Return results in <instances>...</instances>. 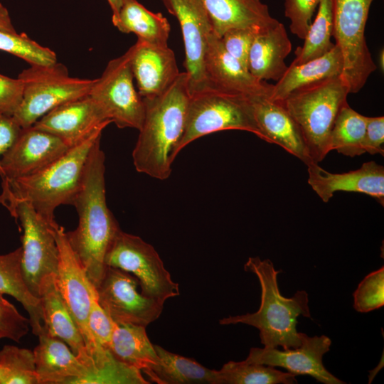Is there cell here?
I'll list each match as a JSON object with an SVG mask.
<instances>
[{
  "label": "cell",
  "instance_id": "6da1fadb",
  "mask_svg": "<svg viewBox=\"0 0 384 384\" xmlns=\"http://www.w3.org/2000/svg\"><path fill=\"white\" fill-rule=\"evenodd\" d=\"M100 139L92 146L73 206L78 214L75 230L66 233L68 242L96 288L106 269L105 256L120 230L109 209L105 193V156Z\"/></svg>",
  "mask_w": 384,
  "mask_h": 384
},
{
  "label": "cell",
  "instance_id": "7a4b0ae2",
  "mask_svg": "<svg viewBox=\"0 0 384 384\" xmlns=\"http://www.w3.org/2000/svg\"><path fill=\"white\" fill-rule=\"evenodd\" d=\"M189 79L180 73L161 95L144 99V117L132 151L135 169L164 181L171 173L173 154L181 141L190 98Z\"/></svg>",
  "mask_w": 384,
  "mask_h": 384
},
{
  "label": "cell",
  "instance_id": "3957f363",
  "mask_svg": "<svg viewBox=\"0 0 384 384\" xmlns=\"http://www.w3.org/2000/svg\"><path fill=\"white\" fill-rule=\"evenodd\" d=\"M105 127H100L63 156L31 175L2 178L0 198L29 202L51 226L58 223L55 210L72 205L79 189L89 153Z\"/></svg>",
  "mask_w": 384,
  "mask_h": 384
},
{
  "label": "cell",
  "instance_id": "277c9868",
  "mask_svg": "<svg viewBox=\"0 0 384 384\" xmlns=\"http://www.w3.org/2000/svg\"><path fill=\"white\" fill-rule=\"evenodd\" d=\"M244 270L256 275L261 287V301L254 313L230 316L220 319L221 325L244 324L259 330L260 342L265 348H295L301 345L300 332L297 331V317L311 319L308 294L298 290L293 297L280 294L277 275L269 259L250 257Z\"/></svg>",
  "mask_w": 384,
  "mask_h": 384
},
{
  "label": "cell",
  "instance_id": "5b68a950",
  "mask_svg": "<svg viewBox=\"0 0 384 384\" xmlns=\"http://www.w3.org/2000/svg\"><path fill=\"white\" fill-rule=\"evenodd\" d=\"M348 94L337 77L298 90L282 102L298 124L315 164L331 151V132L340 110L348 104Z\"/></svg>",
  "mask_w": 384,
  "mask_h": 384
},
{
  "label": "cell",
  "instance_id": "8992f818",
  "mask_svg": "<svg viewBox=\"0 0 384 384\" xmlns=\"http://www.w3.org/2000/svg\"><path fill=\"white\" fill-rule=\"evenodd\" d=\"M230 129L249 132L260 138L247 97L208 86L190 92L184 132L173 154V161L196 139Z\"/></svg>",
  "mask_w": 384,
  "mask_h": 384
},
{
  "label": "cell",
  "instance_id": "52a82bcc",
  "mask_svg": "<svg viewBox=\"0 0 384 384\" xmlns=\"http://www.w3.org/2000/svg\"><path fill=\"white\" fill-rule=\"evenodd\" d=\"M18 78L23 84L21 103L12 117L21 128H26L55 107L89 94L94 80L69 75L58 63L31 65Z\"/></svg>",
  "mask_w": 384,
  "mask_h": 384
},
{
  "label": "cell",
  "instance_id": "ba28073f",
  "mask_svg": "<svg viewBox=\"0 0 384 384\" xmlns=\"http://www.w3.org/2000/svg\"><path fill=\"white\" fill-rule=\"evenodd\" d=\"M373 0H331L333 36L343 57L341 78L349 93L363 88L377 67L366 43L365 28Z\"/></svg>",
  "mask_w": 384,
  "mask_h": 384
},
{
  "label": "cell",
  "instance_id": "9c48e42d",
  "mask_svg": "<svg viewBox=\"0 0 384 384\" xmlns=\"http://www.w3.org/2000/svg\"><path fill=\"white\" fill-rule=\"evenodd\" d=\"M0 203L19 222L23 232L21 266L23 277L30 292L38 298L43 279L49 274H57L59 254L53 227L28 201L0 198Z\"/></svg>",
  "mask_w": 384,
  "mask_h": 384
},
{
  "label": "cell",
  "instance_id": "30bf717a",
  "mask_svg": "<svg viewBox=\"0 0 384 384\" xmlns=\"http://www.w3.org/2000/svg\"><path fill=\"white\" fill-rule=\"evenodd\" d=\"M105 265L134 275L143 295L164 303L180 294L179 285L154 247L137 235L119 230L105 256Z\"/></svg>",
  "mask_w": 384,
  "mask_h": 384
},
{
  "label": "cell",
  "instance_id": "8fae6325",
  "mask_svg": "<svg viewBox=\"0 0 384 384\" xmlns=\"http://www.w3.org/2000/svg\"><path fill=\"white\" fill-rule=\"evenodd\" d=\"M58 249L59 260L56 282L66 306L83 337L87 352L96 370L110 359L108 349L98 346L89 329L88 316L91 292L94 287L85 270L72 250L64 228L57 224L53 228Z\"/></svg>",
  "mask_w": 384,
  "mask_h": 384
},
{
  "label": "cell",
  "instance_id": "7c38bea8",
  "mask_svg": "<svg viewBox=\"0 0 384 384\" xmlns=\"http://www.w3.org/2000/svg\"><path fill=\"white\" fill-rule=\"evenodd\" d=\"M131 57L129 48L122 55L109 61L101 76L95 79L89 95L117 127L139 130L144 102L134 86Z\"/></svg>",
  "mask_w": 384,
  "mask_h": 384
},
{
  "label": "cell",
  "instance_id": "4fadbf2b",
  "mask_svg": "<svg viewBox=\"0 0 384 384\" xmlns=\"http://www.w3.org/2000/svg\"><path fill=\"white\" fill-rule=\"evenodd\" d=\"M138 285V279L132 274L107 267L95 289L100 305L114 322L146 327L160 316L164 303L143 295Z\"/></svg>",
  "mask_w": 384,
  "mask_h": 384
},
{
  "label": "cell",
  "instance_id": "5bb4252c",
  "mask_svg": "<svg viewBox=\"0 0 384 384\" xmlns=\"http://www.w3.org/2000/svg\"><path fill=\"white\" fill-rule=\"evenodd\" d=\"M161 1L167 11L177 18L181 28L190 92L207 87L204 60L213 28L202 1Z\"/></svg>",
  "mask_w": 384,
  "mask_h": 384
},
{
  "label": "cell",
  "instance_id": "9a60e30c",
  "mask_svg": "<svg viewBox=\"0 0 384 384\" xmlns=\"http://www.w3.org/2000/svg\"><path fill=\"white\" fill-rule=\"evenodd\" d=\"M301 345L295 348H251L245 361L281 367L294 375H309L324 384H343L345 382L331 374L324 367L323 356L329 351L331 340L325 335L309 336L300 332Z\"/></svg>",
  "mask_w": 384,
  "mask_h": 384
},
{
  "label": "cell",
  "instance_id": "2e32d148",
  "mask_svg": "<svg viewBox=\"0 0 384 384\" xmlns=\"http://www.w3.org/2000/svg\"><path fill=\"white\" fill-rule=\"evenodd\" d=\"M70 148L50 133L33 126L21 128L13 145L1 157L2 178L14 179L34 174L63 156Z\"/></svg>",
  "mask_w": 384,
  "mask_h": 384
},
{
  "label": "cell",
  "instance_id": "e0dca14e",
  "mask_svg": "<svg viewBox=\"0 0 384 384\" xmlns=\"http://www.w3.org/2000/svg\"><path fill=\"white\" fill-rule=\"evenodd\" d=\"M111 122L88 94L55 107L33 127L59 137L72 147Z\"/></svg>",
  "mask_w": 384,
  "mask_h": 384
},
{
  "label": "cell",
  "instance_id": "ac0fdd59",
  "mask_svg": "<svg viewBox=\"0 0 384 384\" xmlns=\"http://www.w3.org/2000/svg\"><path fill=\"white\" fill-rule=\"evenodd\" d=\"M204 69L208 87L247 97L271 95L273 85L252 75L227 52L213 32L209 37Z\"/></svg>",
  "mask_w": 384,
  "mask_h": 384
},
{
  "label": "cell",
  "instance_id": "d6986e66",
  "mask_svg": "<svg viewBox=\"0 0 384 384\" xmlns=\"http://www.w3.org/2000/svg\"><path fill=\"white\" fill-rule=\"evenodd\" d=\"M54 274L45 277L39 287L38 298L43 315V332L65 342L90 371L95 383L96 368L88 354L83 337L72 317L58 287Z\"/></svg>",
  "mask_w": 384,
  "mask_h": 384
},
{
  "label": "cell",
  "instance_id": "ffe728a7",
  "mask_svg": "<svg viewBox=\"0 0 384 384\" xmlns=\"http://www.w3.org/2000/svg\"><path fill=\"white\" fill-rule=\"evenodd\" d=\"M307 182L323 202L327 203L337 191L361 193L384 203V167L370 161L353 171L331 173L319 164L307 165Z\"/></svg>",
  "mask_w": 384,
  "mask_h": 384
},
{
  "label": "cell",
  "instance_id": "44dd1931",
  "mask_svg": "<svg viewBox=\"0 0 384 384\" xmlns=\"http://www.w3.org/2000/svg\"><path fill=\"white\" fill-rule=\"evenodd\" d=\"M130 48L131 68L139 95L149 99L164 93L180 74L174 51L168 46L138 38Z\"/></svg>",
  "mask_w": 384,
  "mask_h": 384
},
{
  "label": "cell",
  "instance_id": "7402d4cb",
  "mask_svg": "<svg viewBox=\"0 0 384 384\" xmlns=\"http://www.w3.org/2000/svg\"><path fill=\"white\" fill-rule=\"evenodd\" d=\"M248 98L261 139L279 145L306 166L314 163L298 124L282 103L267 97Z\"/></svg>",
  "mask_w": 384,
  "mask_h": 384
},
{
  "label": "cell",
  "instance_id": "603a6c76",
  "mask_svg": "<svg viewBox=\"0 0 384 384\" xmlns=\"http://www.w3.org/2000/svg\"><path fill=\"white\" fill-rule=\"evenodd\" d=\"M33 350L39 384L91 383L92 374L69 346L42 332Z\"/></svg>",
  "mask_w": 384,
  "mask_h": 384
},
{
  "label": "cell",
  "instance_id": "cb8c5ba5",
  "mask_svg": "<svg viewBox=\"0 0 384 384\" xmlns=\"http://www.w3.org/2000/svg\"><path fill=\"white\" fill-rule=\"evenodd\" d=\"M210 19L213 32L221 38L232 28H250L262 31L279 21L261 0H201Z\"/></svg>",
  "mask_w": 384,
  "mask_h": 384
},
{
  "label": "cell",
  "instance_id": "d4e9b609",
  "mask_svg": "<svg viewBox=\"0 0 384 384\" xmlns=\"http://www.w3.org/2000/svg\"><path fill=\"white\" fill-rule=\"evenodd\" d=\"M291 50L286 28L279 22L255 37L248 54L247 70L258 80L278 81L288 68L285 59Z\"/></svg>",
  "mask_w": 384,
  "mask_h": 384
},
{
  "label": "cell",
  "instance_id": "484cf974",
  "mask_svg": "<svg viewBox=\"0 0 384 384\" xmlns=\"http://www.w3.org/2000/svg\"><path fill=\"white\" fill-rule=\"evenodd\" d=\"M343 71V57L335 43L323 55L300 65L288 66L283 76L273 85L271 100L282 103L292 92L302 88L340 77Z\"/></svg>",
  "mask_w": 384,
  "mask_h": 384
},
{
  "label": "cell",
  "instance_id": "4316f807",
  "mask_svg": "<svg viewBox=\"0 0 384 384\" xmlns=\"http://www.w3.org/2000/svg\"><path fill=\"white\" fill-rule=\"evenodd\" d=\"M109 351L119 361L147 375L159 362L154 345L143 326L115 323Z\"/></svg>",
  "mask_w": 384,
  "mask_h": 384
},
{
  "label": "cell",
  "instance_id": "83f0119b",
  "mask_svg": "<svg viewBox=\"0 0 384 384\" xmlns=\"http://www.w3.org/2000/svg\"><path fill=\"white\" fill-rule=\"evenodd\" d=\"M21 247L0 255V293L9 294L19 302L29 316L33 334L43 331L41 302L30 292L23 277L21 266Z\"/></svg>",
  "mask_w": 384,
  "mask_h": 384
},
{
  "label": "cell",
  "instance_id": "f1b7e54d",
  "mask_svg": "<svg viewBox=\"0 0 384 384\" xmlns=\"http://www.w3.org/2000/svg\"><path fill=\"white\" fill-rule=\"evenodd\" d=\"M113 25L121 32L133 33L138 39L151 44L167 46L170 23L161 13L149 11L137 0H122Z\"/></svg>",
  "mask_w": 384,
  "mask_h": 384
},
{
  "label": "cell",
  "instance_id": "f546056e",
  "mask_svg": "<svg viewBox=\"0 0 384 384\" xmlns=\"http://www.w3.org/2000/svg\"><path fill=\"white\" fill-rule=\"evenodd\" d=\"M158 364L147 375L158 384H216L215 370L154 345Z\"/></svg>",
  "mask_w": 384,
  "mask_h": 384
},
{
  "label": "cell",
  "instance_id": "4dcf8cb0",
  "mask_svg": "<svg viewBox=\"0 0 384 384\" xmlns=\"http://www.w3.org/2000/svg\"><path fill=\"white\" fill-rule=\"evenodd\" d=\"M216 384H293L296 375L273 366L246 361H229L215 370Z\"/></svg>",
  "mask_w": 384,
  "mask_h": 384
},
{
  "label": "cell",
  "instance_id": "1f68e13d",
  "mask_svg": "<svg viewBox=\"0 0 384 384\" xmlns=\"http://www.w3.org/2000/svg\"><path fill=\"white\" fill-rule=\"evenodd\" d=\"M367 117L352 108L348 104L339 111L330 134V151L336 150L343 155L354 157L365 153L363 139Z\"/></svg>",
  "mask_w": 384,
  "mask_h": 384
},
{
  "label": "cell",
  "instance_id": "d6a6232c",
  "mask_svg": "<svg viewBox=\"0 0 384 384\" xmlns=\"http://www.w3.org/2000/svg\"><path fill=\"white\" fill-rule=\"evenodd\" d=\"M334 22L331 0H320L318 11L311 22L302 47L295 51L296 57L292 65H300L326 53L335 43L331 41Z\"/></svg>",
  "mask_w": 384,
  "mask_h": 384
},
{
  "label": "cell",
  "instance_id": "836d02e7",
  "mask_svg": "<svg viewBox=\"0 0 384 384\" xmlns=\"http://www.w3.org/2000/svg\"><path fill=\"white\" fill-rule=\"evenodd\" d=\"M0 384H39L33 352L6 345L0 351Z\"/></svg>",
  "mask_w": 384,
  "mask_h": 384
},
{
  "label": "cell",
  "instance_id": "e575fe53",
  "mask_svg": "<svg viewBox=\"0 0 384 384\" xmlns=\"http://www.w3.org/2000/svg\"><path fill=\"white\" fill-rule=\"evenodd\" d=\"M0 50L17 56L30 65H49L57 62L54 51L42 46L26 33L0 29Z\"/></svg>",
  "mask_w": 384,
  "mask_h": 384
},
{
  "label": "cell",
  "instance_id": "d590c367",
  "mask_svg": "<svg viewBox=\"0 0 384 384\" xmlns=\"http://www.w3.org/2000/svg\"><path fill=\"white\" fill-rule=\"evenodd\" d=\"M353 308L367 313L384 305V267L366 275L353 292Z\"/></svg>",
  "mask_w": 384,
  "mask_h": 384
},
{
  "label": "cell",
  "instance_id": "8d00e7d4",
  "mask_svg": "<svg viewBox=\"0 0 384 384\" xmlns=\"http://www.w3.org/2000/svg\"><path fill=\"white\" fill-rule=\"evenodd\" d=\"M320 0H285L284 16L291 32L299 38H305Z\"/></svg>",
  "mask_w": 384,
  "mask_h": 384
},
{
  "label": "cell",
  "instance_id": "74e56055",
  "mask_svg": "<svg viewBox=\"0 0 384 384\" xmlns=\"http://www.w3.org/2000/svg\"><path fill=\"white\" fill-rule=\"evenodd\" d=\"M88 326L95 343L109 350L115 322L100 305L95 287H92L91 292Z\"/></svg>",
  "mask_w": 384,
  "mask_h": 384
},
{
  "label": "cell",
  "instance_id": "f35d334b",
  "mask_svg": "<svg viewBox=\"0 0 384 384\" xmlns=\"http://www.w3.org/2000/svg\"><path fill=\"white\" fill-rule=\"evenodd\" d=\"M29 326V319L21 315L0 293V338H9L18 343L28 334Z\"/></svg>",
  "mask_w": 384,
  "mask_h": 384
},
{
  "label": "cell",
  "instance_id": "ab89813d",
  "mask_svg": "<svg viewBox=\"0 0 384 384\" xmlns=\"http://www.w3.org/2000/svg\"><path fill=\"white\" fill-rule=\"evenodd\" d=\"M261 32L255 28H232L221 36L222 43L227 52L247 70L248 54L256 35Z\"/></svg>",
  "mask_w": 384,
  "mask_h": 384
},
{
  "label": "cell",
  "instance_id": "60d3db41",
  "mask_svg": "<svg viewBox=\"0 0 384 384\" xmlns=\"http://www.w3.org/2000/svg\"><path fill=\"white\" fill-rule=\"evenodd\" d=\"M23 96V84L19 78L0 74V113L12 116Z\"/></svg>",
  "mask_w": 384,
  "mask_h": 384
},
{
  "label": "cell",
  "instance_id": "b9f144b4",
  "mask_svg": "<svg viewBox=\"0 0 384 384\" xmlns=\"http://www.w3.org/2000/svg\"><path fill=\"white\" fill-rule=\"evenodd\" d=\"M384 117H367L363 139L365 153L384 154Z\"/></svg>",
  "mask_w": 384,
  "mask_h": 384
},
{
  "label": "cell",
  "instance_id": "7bdbcfd3",
  "mask_svg": "<svg viewBox=\"0 0 384 384\" xmlns=\"http://www.w3.org/2000/svg\"><path fill=\"white\" fill-rule=\"evenodd\" d=\"M21 127L12 116L0 113V176L3 177L1 159L17 139Z\"/></svg>",
  "mask_w": 384,
  "mask_h": 384
},
{
  "label": "cell",
  "instance_id": "ee69618b",
  "mask_svg": "<svg viewBox=\"0 0 384 384\" xmlns=\"http://www.w3.org/2000/svg\"><path fill=\"white\" fill-rule=\"evenodd\" d=\"M0 29L17 33L11 22L8 9L1 3H0Z\"/></svg>",
  "mask_w": 384,
  "mask_h": 384
},
{
  "label": "cell",
  "instance_id": "f6af8a7d",
  "mask_svg": "<svg viewBox=\"0 0 384 384\" xmlns=\"http://www.w3.org/2000/svg\"><path fill=\"white\" fill-rule=\"evenodd\" d=\"M112 12V22L114 21L119 15V11L122 4V0H107Z\"/></svg>",
  "mask_w": 384,
  "mask_h": 384
},
{
  "label": "cell",
  "instance_id": "bcb514c9",
  "mask_svg": "<svg viewBox=\"0 0 384 384\" xmlns=\"http://www.w3.org/2000/svg\"><path fill=\"white\" fill-rule=\"evenodd\" d=\"M1 374H2V371L0 369V377H1Z\"/></svg>",
  "mask_w": 384,
  "mask_h": 384
}]
</instances>
